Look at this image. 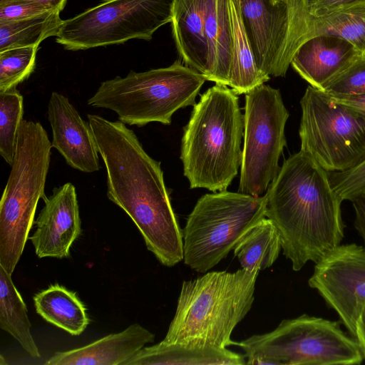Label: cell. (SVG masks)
I'll use <instances>...</instances> for the list:
<instances>
[{
	"label": "cell",
	"mask_w": 365,
	"mask_h": 365,
	"mask_svg": "<svg viewBox=\"0 0 365 365\" xmlns=\"http://www.w3.org/2000/svg\"><path fill=\"white\" fill-rule=\"evenodd\" d=\"M321 91L331 96L365 93V54H361Z\"/></svg>",
	"instance_id": "obj_29"
},
{
	"label": "cell",
	"mask_w": 365,
	"mask_h": 365,
	"mask_svg": "<svg viewBox=\"0 0 365 365\" xmlns=\"http://www.w3.org/2000/svg\"><path fill=\"white\" fill-rule=\"evenodd\" d=\"M0 328L8 332L32 357L41 356L31 333L27 308L11 275L0 266Z\"/></svg>",
	"instance_id": "obj_24"
},
{
	"label": "cell",
	"mask_w": 365,
	"mask_h": 365,
	"mask_svg": "<svg viewBox=\"0 0 365 365\" xmlns=\"http://www.w3.org/2000/svg\"><path fill=\"white\" fill-rule=\"evenodd\" d=\"M38 48L19 47L0 52V93L16 88L31 76Z\"/></svg>",
	"instance_id": "obj_28"
},
{
	"label": "cell",
	"mask_w": 365,
	"mask_h": 365,
	"mask_svg": "<svg viewBox=\"0 0 365 365\" xmlns=\"http://www.w3.org/2000/svg\"><path fill=\"white\" fill-rule=\"evenodd\" d=\"M331 185L342 200H351L365 191V156L354 167L329 173Z\"/></svg>",
	"instance_id": "obj_30"
},
{
	"label": "cell",
	"mask_w": 365,
	"mask_h": 365,
	"mask_svg": "<svg viewBox=\"0 0 365 365\" xmlns=\"http://www.w3.org/2000/svg\"><path fill=\"white\" fill-rule=\"evenodd\" d=\"M23 115L24 98L16 88L0 93V155L10 165Z\"/></svg>",
	"instance_id": "obj_27"
},
{
	"label": "cell",
	"mask_w": 365,
	"mask_h": 365,
	"mask_svg": "<svg viewBox=\"0 0 365 365\" xmlns=\"http://www.w3.org/2000/svg\"><path fill=\"white\" fill-rule=\"evenodd\" d=\"M269 2L273 4V5H276V4H280V3H287L289 2L290 0H269Z\"/></svg>",
	"instance_id": "obj_37"
},
{
	"label": "cell",
	"mask_w": 365,
	"mask_h": 365,
	"mask_svg": "<svg viewBox=\"0 0 365 365\" xmlns=\"http://www.w3.org/2000/svg\"><path fill=\"white\" fill-rule=\"evenodd\" d=\"M232 22L233 60L229 86L237 93L245 94L264 83L270 77L257 68L243 23L240 0H229Z\"/></svg>",
	"instance_id": "obj_22"
},
{
	"label": "cell",
	"mask_w": 365,
	"mask_h": 365,
	"mask_svg": "<svg viewBox=\"0 0 365 365\" xmlns=\"http://www.w3.org/2000/svg\"><path fill=\"white\" fill-rule=\"evenodd\" d=\"M68 0H0V4L12 1H30L42 4L53 11L61 13L66 4Z\"/></svg>",
	"instance_id": "obj_35"
},
{
	"label": "cell",
	"mask_w": 365,
	"mask_h": 365,
	"mask_svg": "<svg viewBox=\"0 0 365 365\" xmlns=\"http://www.w3.org/2000/svg\"><path fill=\"white\" fill-rule=\"evenodd\" d=\"M174 0H104L63 20L56 41L68 51L150 41L173 16Z\"/></svg>",
	"instance_id": "obj_9"
},
{
	"label": "cell",
	"mask_w": 365,
	"mask_h": 365,
	"mask_svg": "<svg viewBox=\"0 0 365 365\" xmlns=\"http://www.w3.org/2000/svg\"><path fill=\"white\" fill-rule=\"evenodd\" d=\"M106 166L107 197L140 232L147 249L164 266L184 258L183 232L172 207L160 163L144 150L134 131L120 120L88 114Z\"/></svg>",
	"instance_id": "obj_1"
},
{
	"label": "cell",
	"mask_w": 365,
	"mask_h": 365,
	"mask_svg": "<svg viewBox=\"0 0 365 365\" xmlns=\"http://www.w3.org/2000/svg\"><path fill=\"white\" fill-rule=\"evenodd\" d=\"M341 322L302 314L284 319L272 331L241 341L246 364L354 365L364 357Z\"/></svg>",
	"instance_id": "obj_7"
},
{
	"label": "cell",
	"mask_w": 365,
	"mask_h": 365,
	"mask_svg": "<svg viewBox=\"0 0 365 365\" xmlns=\"http://www.w3.org/2000/svg\"><path fill=\"white\" fill-rule=\"evenodd\" d=\"M361 54L342 38L320 34L300 44L292 58L291 65L311 86L322 90Z\"/></svg>",
	"instance_id": "obj_16"
},
{
	"label": "cell",
	"mask_w": 365,
	"mask_h": 365,
	"mask_svg": "<svg viewBox=\"0 0 365 365\" xmlns=\"http://www.w3.org/2000/svg\"><path fill=\"white\" fill-rule=\"evenodd\" d=\"M329 96L335 101L354 108L365 115V93L350 96Z\"/></svg>",
	"instance_id": "obj_34"
},
{
	"label": "cell",
	"mask_w": 365,
	"mask_h": 365,
	"mask_svg": "<svg viewBox=\"0 0 365 365\" xmlns=\"http://www.w3.org/2000/svg\"><path fill=\"white\" fill-rule=\"evenodd\" d=\"M205 81L200 73L176 61L168 67L130 71L125 77L103 81L87 103L114 111L125 125H169L175 111L195 104Z\"/></svg>",
	"instance_id": "obj_6"
},
{
	"label": "cell",
	"mask_w": 365,
	"mask_h": 365,
	"mask_svg": "<svg viewBox=\"0 0 365 365\" xmlns=\"http://www.w3.org/2000/svg\"><path fill=\"white\" fill-rule=\"evenodd\" d=\"M44 206L34 221L36 229L29 237L38 258H67L81 233L75 186L66 182L43 198Z\"/></svg>",
	"instance_id": "obj_14"
},
{
	"label": "cell",
	"mask_w": 365,
	"mask_h": 365,
	"mask_svg": "<svg viewBox=\"0 0 365 365\" xmlns=\"http://www.w3.org/2000/svg\"><path fill=\"white\" fill-rule=\"evenodd\" d=\"M63 20L60 12L51 11L32 18L0 23V52L7 49L37 46L56 36Z\"/></svg>",
	"instance_id": "obj_26"
},
{
	"label": "cell",
	"mask_w": 365,
	"mask_h": 365,
	"mask_svg": "<svg viewBox=\"0 0 365 365\" xmlns=\"http://www.w3.org/2000/svg\"><path fill=\"white\" fill-rule=\"evenodd\" d=\"M51 11H55L34 2H9L0 4V23L26 19Z\"/></svg>",
	"instance_id": "obj_31"
},
{
	"label": "cell",
	"mask_w": 365,
	"mask_h": 365,
	"mask_svg": "<svg viewBox=\"0 0 365 365\" xmlns=\"http://www.w3.org/2000/svg\"><path fill=\"white\" fill-rule=\"evenodd\" d=\"M300 105V150L329 173L349 170L365 156V115L311 86Z\"/></svg>",
	"instance_id": "obj_10"
},
{
	"label": "cell",
	"mask_w": 365,
	"mask_h": 365,
	"mask_svg": "<svg viewBox=\"0 0 365 365\" xmlns=\"http://www.w3.org/2000/svg\"><path fill=\"white\" fill-rule=\"evenodd\" d=\"M51 148L40 123L22 120L0 202V266L10 275L24 250L38 200L46 196Z\"/></svg>",
	"instance_id": "obj_5"
},
{
	"label": "cell",
	"mask_w": 365,
	"mask_h": 365,
	"mask_svg": "<svg viewBox=\"0 0 365 365\" xmlns=\"http://www.w3.org/2000/svg\"><path fill=\"white\" fill-rule=\"evenodd\" d=\"M244 145L238 192L265 194L277 175L279 160L286 146L284 128L289 118L278 89L264 83L245 93Z\"/></svg>",
	"instance_id": "obj_11"
},
{
	"label": "cell",
	"mask_w": 365,
	"mask_h": 365,
	"mask_svg": "<svg viewBox=\"0 0 365 365\" xmlns=\"http://www.w3.org/2000/svg\"><path fill=\"white\" fill-rule=\"evenodd\" d=\"M354 338L359 346L364 359H365V309L357 322Z\"/></svg>",
	"instance_id": "obj_36"
},
{
	"label": "cell",
	"mask_w": 365,
	"mask_h": 365,
	"mask_svg": "<svg viewBox=\"0 0 365 365\" xmlns=\"http://www.w3.org/2000/svg\"><path fill=\"white\" fill-rule=\"evenodd\" d=\"M361 4H365V0H308L307 8L311 15L320 16Z\"/></svg>",
	"instance_id": "obj_32"
},
{
	"label": "cell",
	"mask_w": 365,
	"mask_h": 365,
	"mask_svg": "<svg viewBox=\"0 0 365 365\" xmlns=\"http://www.w3.org/2000/svg\"><path fill=\"white\" fill-rule=\"evenodd\" d=\"M308 284L354 337L365 309V247L351 243L335 247L315 263Z\"/></svg>",
	"instance_id": "obj_13"
},
{
	"label": "cell",
	"mask_w": 365,
	"mask_h": 365,
	"mask_svg": "<svg viewBox=\"0 0 365 365\" xmlns=\"http://www.w3.org/2000/svg\"><path fill=\"white\" fill-rule=\"evenodd\" d=\"M240 3L258 69L269 77L284 76L303 42L308 0L276 5L269 0H240Z\"/></svg>",
	"instance_id": "obj_12"
},
{
	"label": "cell",
	"mask_w": 365,
	"mask_h": 365,
	"mask_svg": "<svg viewBox=\"0 0 365 365\" xmlns=\"http://www.w3.org/2000/svg\"><path fill=\"white\" fill-rule=\"evenodd\" d=\"M48 120L53 133L52 147L70 167L88 173L99 170V153L90 123L65 96L51 93Z\"/></svg>",
	"instance_id": "obj_15"
},
{
	"label": "cell",
	"mask_w": 365,
	"mask_h": 365,
	"mask_svg": "<svg viewBox=\"0 0 365 365\" xmlns=\"http://www.w3.org/2000/svg\"><path fill=\"white\" fill-rule=\"evenodd\" d=\"M355 212L354 225L363 240L365 247V191L357 195L351 200Z\"/></svg>",
	"instance_id": "obj_33"
},
{
	"label": "cell",
	"mask_w": 365,
	"mask_h": 365,
	"mask_svg": "<svg viewBox=\"0 0 365 365\" xmlns=\"http://www.w3.org/2000/svg\"><path fill=\"white\" fill-rule=\"evenodd\" d=\"M265 217L274 225L283 255L299 271L341 245L342 200L329 173L300 150L286 159L266 192Z\"/></svg>",
	"instance_id": "obj_2"
},
{
	"label": "cell",
	"mask_w": 365,
	"mask_h": 365,
	"mask_svg": "<svg viewBox=\"0 0 365 365\" xmlns=\"http://www.w3.org/2000/svg\"><path fill=\"white\" fill-rule=\"evenodd\" d=\"M266 207V194L224 190L202 195L182 230L185 264L197 272H208L265 217Z\"/></svg>",
	"instance_id": "obj_8"
},
{
	"label": "cell",
	"mask_w": 365,
	"mask_h": 365,
	"mask_svg": "<svg viewBox=\"0 0 365 365\" xmlns=\"http://www.w3.org/2000/svg\"><path fill=\"white\" fill-rule=\"evenodd\" d=\"M244 365L246 356L227 348L167 343L143 347L124 365Z\"/></svg>",
	"instance_id": "obj_19"
},
{
	"label": "cell",
	"mask_w": 365,
	"mask_h": 365,
	"mask_svg": "<svg viewBox=\"0 0 365 365\" xmlns=\"http://www.w3.org/2000/svg\"><path fill=\"white\" fill-rule=\"evenodd\" d=\"M244 118L239 98L215 83L194 104L184 128L180 159L190 187L226 190L241 166Z\"/></svg>",
	"instance_id": "obj_3"
},
{
	"label": "cell",
	"mask_w": 365,
	"mask_h": 365,
	"mask_svg": "<svg viewBox=\"0 0 365 365\" xmlns=\"http://www.w3.org/2000/svg\"><path fill=\"white\" fill-rule=\"evenodd\" d=\"M259 272L242 268L234 272L212 271L183 281L163 341L222 349L237 346L232 334L252 308Z\"/></svg>",
	"instance_id": "obj_4"
},
{
	"label": "cell",
	"mask_w": 365,
	"mask_h": 365,
	"mask_svg": "<svg viewBox=\"0 0 365 365\" xmlns=\"http://www.w3.org/2000/svg\"><path fill=\"white\" fill-rule=\"evenodd\" d=\"M0 358H1V359H0V360H1V361H0V364H6V361H4V358H3V356H2V355H1V357H0Z\"/></svg>",
	"instance_id": "obj_38"
},
{
	"label": "cell",
	"mask_w": 365,
	"mask_h": 365,
	"mask_svg": "<svg viewBox=\"0 0 365 365\" xmlns=\"http://www.w3.org/2000/svg\"><path fill=\"white\" fill-rule=\"evenodd\" d=\"M282 246L273 222L264 217L237 244L234 255L241 268L252 271L270 267L277 260Z\"/></svg>",
	"instance_id": "obj_25"
},
{
	"label": "cell",
	"mask_w": 365,
	"mask_h": 365,
	"mask_svg": "<svg viewBox=\"0 0 365 365\" xmlns=\"http://www.w3.org/2000/svg\"><path fill=\"white\" fill-rule=\"evenodd\" d=\"M210 0H174L172 32L183 61L207 78L208 45L205 34Z\"/></svg>",
	"instance_id": "obj_18"
},
{
	"label": "cell",
	"mask_w": 365,
	"mask_h": 365,
	"mask_svg": "<svg viewBox=\"0 0 365 365\" xmlns=\"http://www.w3.org/2000/svg\"><path fill=\"white\" fill-rule=\"evenodd\" d=\"M205 34L208 45L207 81L229 86L233 60L229 0H210Z\"/></svg>",
	"instance_id": "obj_20"
},
{
	"label": "cell",
	"mask_w": 365,
	"mask_h": 365,
	"mask_svg": "<svg viewBox=\"0 0 365 365\" xmlns=\"http://www.w3.org/2000/svg\"><path fill=\"white\" fill-rule=\"evenodd\" d=\"M320 34L342 38L365 54V4L320 16H312L308 12L304 24V41Z\"/></svg>",
	"instance_id": "obj_23"
},
{
	"label": "cell",
	"mask_w": 365,
	"mask_h": 365,
	"mask_svg": "<svg viewBox=\"0 0 365 365\" xmlns=\"http://www.w3.org/2000/svg\"><path fill=\"white\" fill-rule=\"evenodd\" d=\"M33 299L36 312L44 320L73 336L81 334L89 324L84 304L75 292L63 286L51 284Z\"/></svg>",
	"instance_id": "obj_21"
},
{
	"label": "cell",
	"mask_w": 365,
	"mask_h": 365,
	"mask_svg": "<svg viewBox=\"0 0 365 365\" xmlns=\"http://www.w3.org/2000/svg\"><path fill=\"white\" fill-rule=\"evenodd\" d=\"M155 334L138 323L86 346L55 353L46 365H124L149 343Z\"/></svg>",
	"instance_id": "obj_17"
}]
</instances>
